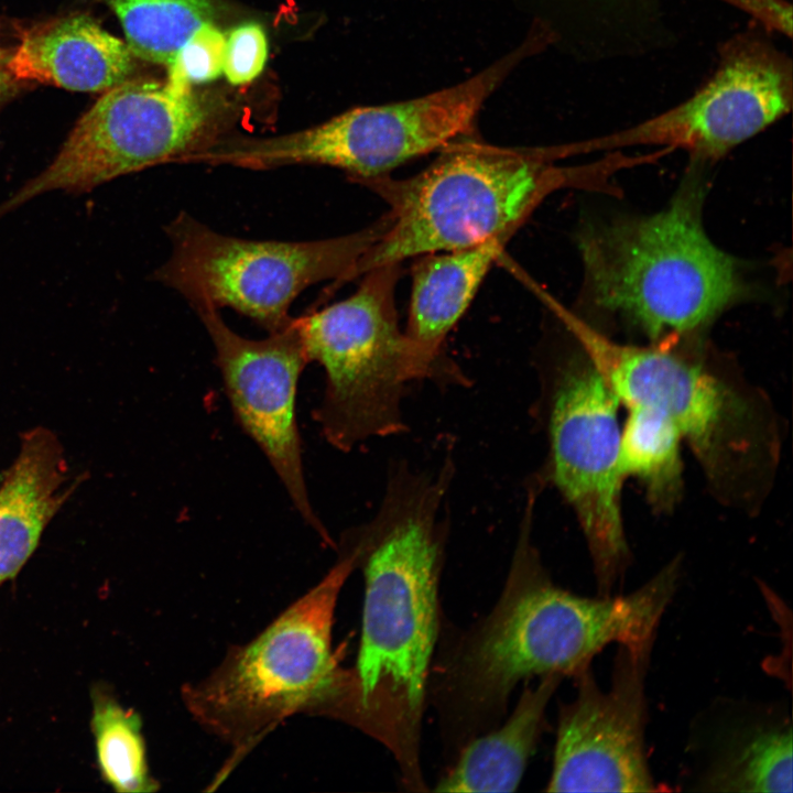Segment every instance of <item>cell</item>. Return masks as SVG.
<instances>
[{
	"mask_svg": "<svg viewBox=\"0 0 793 793\" xmlns=\"http://www.w3.org/2000/svg\"><path fill=\"white\" fill-rule=\"evenodd\" d=\"M452 470L449 461L432 474L397 466L374 517L345 534L365 577L361 639L327 714L382 743L417 792L427 791L421 740L439 629V511Z\"/></svg>",
	"mask_w": 793,
	"mask_h": 793,
	"instance_id": "1",
	"label": "cell"
},
{
	"mask_svg": "<svg viewBox=\"0 0 793 793\" xmlns=\"http://www.w3.org/2000/svg\"><path fill=\"white\" fill-rule=\"evenodd\" d=\"M535 493L528 492L500 598L442 666L437 697L443 723L459 746L496 726L520 681L575 676L610 643L654 641L678 585L681 563L675 560L627 595L588 598L556 586L531 540Z\"/></svg>",
	"mask_w": 793,
	"mask_h": 793,
	"instance_id": "2",
	"label": "cell"
},
{
	"mask_svg": "<svg viewBox=\"0 0 793 793\" xmlns=\"http://www.w3.org/2000/svg\"><path fill=\"white\" fill-rule=\"evenodd\" d=\"M476 132L448 142L416 175L359 183L387 202L391 225L347 282L412 257L512 236L546 196L580 184L596 167L556 166L551 145L502 148L480 141Z\"/></svg>",
	"mask_w": 793,
	"mask_h": 793,
	"instance_id": "3",
	"label": "cell"
},
{
	"mask_svg": "<svg viewBox=\"0 0 793 793\" xmlns=\"http://www.w3.org/2000/svg\"><path fill=\"white\" fill-rule=\"evenodd\" d=\"M700 194L664 210L583 230L586 285L600 308L624 315L651 339L709 324L746 293L739 265L707 237Z\"/></svg>",
	"mask_w": 793,
	"mask_h": 793,
	"instance_id": "4",
	"label": "cell"
},
{
	"mask_svg": "<svg viewBox=\"0 0 793 793\" xmlns=\"http://www.w3.org/2000/svg\"><path fill=\"white\" fill-rule=\"evenodd\" d=\"M357 566L355 547L343 539L338 561L317 585L253 641L231 650L209 676L185 686L195 720L243 749L292 714L324 713L344 672L332 651L335 607Z\"/></svg>",
	"mask_w": 793,
	"mask_h": 793,
	"instance_id": "5",
	"label": "cell"
},
{
	"mask_svg": "<svg viewBox=\"0 0 793 793\" xmlns=\"http://www.w3.org/2000/svg\"><path fill=\"white\" fill-rule=\"evenodd\" d=\"M400 274L401 263L371 269L349 297L295 317L308 362L325 372L315 419L343 452L405 430L400 408L409 382L459 378L448 361L427 356L401 330L394 300Z\"/></svg>",
	"mask_w": 793,
	"mask_h": 793,
	"instance_id": "6",
	"label": "cell"
},
{
	"mask_svg": "<svg viewBox=\"0 0 793 793\" xmlns=\"http://www.w3.org/2000/svg\"><path fill=\"white\" fill-rule=\"evenodd\" d=\"M546 51L528 29L521 42L471 77L436 91L384 105L351 108L304 130L268 138L230 137L218 149L222 165L271 170L317 164L339 169L355 183L476 132L480 110L526 59Z\"/></svg>",
	"mask_w": 793,
	"mask_h": 793,
	"instance_id": "7",
	"label": "cell"
},
{
	"mask_svg": "<svg viewBox=\"0 0 793 793\" xmlns=\"http://www.w3.org/2000/svg\"><path fill=\"white\" fill-rule=\"evenodd\" d=\"M391 225L387 213L359 231L322 240H250L219 233L181 211L167 224L172 251L153 279L180 293L194 311L230 307L275 333L293 319L289 311L308 286L345 283L361 257Z\"/></svg>",
	"mask_w": 793,
	"mask_h": 793,
	"instance_id": "8",
	"label": "cell"
},
{
	"mask_svg": "<svg viewBox=\"0 0 793 793\" xmlns=\"http://www.w3.org/2000/svg\"><path fill=\"white\" fill-rule=\"evenodd\" d=\"M225 123L192 88L129 79L79 119L52 163L0 205V217L50 191H89L159 164L187 163L224 138Z\"/></svg>",
	"mask_w": 793,
	"mask_h": 793,
	"instance_id": "9",
	"label": "cell"
},
{
	"mask_svg": "<svg viewBox=\"0 0 793 793\" xmlns=\"http://www.w3.org/2000/svg\"><path fill=\"white\" fill-rule=\"evenodd\" d=\"M757 22L718 48V64L692 96L636 126L562 144L564 156L637 145L717 160L790 112L793 62Z\"/></svg>",
	"mask_w": 793,
	"mask_h": 793,
	"instance_id": "10",
	"label": "cell"
},
{
	"mask_svg": "<svg viewBox=\"0 0 793 793\" xmlns=\"http://www.w3.org/2000/svg\"><path fill=\"white\" fill-rule=\"evenodd\" d=\"M619 400L588 361L560 378L548 420L551 477L585 535L599 596H610L626 569L620 511Z\"/></svg>",
	"mask_w": 793,
	"mask_h": 793,
	"instance_id": "11",
	"label": "cell"
},
{
	"mask_svg": "<svg viewBox=\"0 0 793 793\" xmlns=\"http://www.w3.org/2000/svg\"><path fill=\"white\" fill-rule=\"evenodd\" d=\"M555 312L620 403L669 417L713 479L729 470L749 423L743 401L698 366L659 345L637 347L607 338L569 311Z\"/></svg>",
	"mask_w": 793,
	"mask_h": 793,
	"instance_id": "12",
	"label": "cell"
},
{
	"mask_svg": "<svg viewBox=\"0 0 793 793\" xmlns=\"http://www.w3.org/2000/svg\"><path fill=\"white\" fill-rule=\"evenodd\" d=\"M653 642L618 644L607 691L590 666L574 676L577 694L560 710L547 792L659 790L645 751V681Z\"/></svg>",
	"mask_w": 793,
	"mask_h": 793,
	"instance_id": "13",
	"label": "cell"
},
{
	"mask_svg": "<svg viewBox=\"0 0 793 793\" xmlns=\"http://www.w3.org/2000/svg\"><path fill=\"white\" fill-rule=\"evenodd\" d=\"M195 312L213 341L238 424L265 455L302 519L329 543L304 478L295 406L298 379L309 362L295 317L285 328L254 340L233 332L219 309Z\"/></svg>",
	"mask_w": 793,
	"mask_h": 793,
	"instance_id": "14",
	"label": "cell"
},
{
	"mask_svg": "<svg viewBox=\"0 0 793 793\" xmlns=\"http://www.w3.org/2000/svg\"><path fill=\"white\" fill-rule=\"evenodd\" d=\"M551 39L582 62L636 58L671 48L676 35L664 0H512Z\"/></svg>",
	"mask_w": 793,
	"mask_h": 793,
	"instance_id": "15",
	"label": "cell"
},
{
	"mask_svg": "<svg viewBox=\"0 0 793 793\" xmlns=\"http://www.w3.org/2000/svg\"><path fill=\"white\" fill-rule=\"evenodd\" d=\"M134 58L126 42L79 14L28 30L8 66L15 79L107 91L130 79Z\"/></svg>",
	"mask_w": 793,
	"mask_h": 793,
	"instance_id": "16",
	"label": "cell"
},
{
	"mask_svg": "<svg viewBox=\"0 0 793 793\" xmlns=\"http://www.w3.org/2000/svg\"><path fill=\"white\" fill-rule=\"evenodd\" d=\"M67 465L56 436L44 427L26 432L0 486V585L13 578L35 551L62 507Z\"/></svg>",
	"mask_w": 793,
	"mask_h": 793,
	"instance_id": "17",
	"label": "cell"
},
{
	"mask_svg": "<svg viewBox=\"0 0 793 793\" xmlns=\"http://www.w3.org/2000/svg\"><path fill=\"white\" fill-rule=\"evenodd\" d=\"M563 677L540 676L526 686L512 714L499 728L476 736L437 782V792H513L544 728L546 707Z\"/></svg>",
	"mask_w": 793,
	"mask_h": 793,
	"instance_id": "18",
	"label": "cell"
},
{
	"mask_svg": "<svg viewBox=\"0 0 793 793\" xmlns=\"http://www.w3.org/2000/svg\"><path fill=\"white\" fill-rule=\"evenodd\" d=\"M511 236L468 248L420 256L412 269L406 336L427 356L444 359L442 346L464 315L491 263Z\"/></svg>",
	"mask_w": 793,
	"mask_h": 793,
	"instance_id": "19",
	"label": "cell"
},
{
	"mask_svg": "<svg viewBox=\"0 0 793 793\" xmlns=\"http://www.w3.org/2000/svg\"><path fill=\"white\" fill-rule=\"evenodd\" d=\"M789 721L756 725L730 738L699 781L714 792H792Z\"/></svg>",
	"mask_w": 793,
	"mask_h": 793,
	"instance_id": "20",
	"label": "cell"
},
{
	"mask_svg": "<svg viewBox=\"0 0 793 793\" xmlns=\"http://www.w3.org/2000/svg\"><path fill=\"white\" fill-rule=\"evenodd\" d=\"M620 434L619 469L622 477L641 480L653 506L667 509L682 486L680 444L682 435L674 423L645 406H630Z\"/></svg>",
	"mask_w": 793,
	"mask_h": 793,
	"instance_id": "21",
	"label": "cell"
},
{
	"mask_svg": "<svg viewBox=\"0 0 793 793\" xmlns=\"http://www.w3.org/2000/svg\"><path fill=\"white\" fill-rule=\"evenodd\" d=\"M90 728L104 781L119 793L159 790L146 762L142 721L132 708L122 706L105 686L91 689Z\"/></svg>",
	"mask_w": 793,
	"mask_h": 793,
	"instance_id": "22",
	"label": "cell"
},
{
	"mask_svg": "<svg viewBox=\"0 0 793 793\" xmlns=\"http://www.w3.org/2000/svg\"><path fill=\"white\" fill-rule=\"evenodd\" d=\"M119 19L132 54L167 66L203 24L214 22L211 0H99Z\"/></svg>",
	"mask_w": 793,
	"mask_h": 793,
	"instance_id": "23",
	"label": "cell"
},
{
	"mask_svg": "<svg viewBox=\"0 0 793 793\" xmlns=\"http://www.w3.org/2000/svg\"><path fill=\"white\" fill-rule=\"evenodd\" d=\"M226 35L208 22L199 26L167 64V82L180 88L216 79L222 73Z\"/></svg>",
	"mask_w": 793,
	"mask_h": 793,
	"instance_id": "24",
	"label": "cell"
},
{
	"mask_svg": "<svg viewBox=\"0 0 793 793\" xmlns=\"http://www.w3.org/2000/svg\"><path fill=\"white\" fill-rule=\"evenodd\" d=\"M268 57V40L258 23H245L226 36L222 73L232 85H245L263 70Z\"/></svg>",
	"mask_w": 793,
	"mask_h": 793,
	"instance_id": "25",
	"label": "cell"
},
{
	"mask_svg": "<svg viewBox=\"0 0 793 793\" xmlns=\"http://www.w3.org/2000/svg\"><path fill=\"white\" fill-rule=\"evenodd\" d=\"M747 12L768 32L791 37L792 7L785 0H723Z\"/></svg>",
	"mask_w": 793,
	"mask_h": 793,
	"instance_id": "26",
	"label": "cell"
},
{
	"mask_svg": "<svg viewBox=\"0 0 793 793\" xmlns=\"http://www.w3.org/2000/svg\"><path fill=\"white\" fill-rule=\"evenodd\" d=\"M10 54L0 48V100L10 88L11 79H13L9 69Z\"/></svg>",
	"mask_w": 793,
	"mask_h": 793,
	"instance_id": "27",
	"label": "cell"
}]
</instances>
